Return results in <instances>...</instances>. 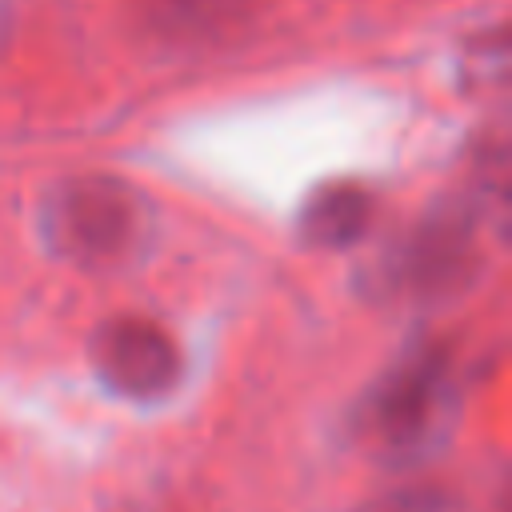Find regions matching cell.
Instances as JSON below:
<instances>
[{
  "mask_svg": "<svg viewBox=\"0 0 512 512\" xmlns=\"http://www.w3.org/2000/svg\"><path fill=\"white\" fill-rule=\"evenodd\" d=\"M356 512H456V504L440 488H396V492L368 500Z\"/></svg>",
  "mask_w": 512,
  "mask_h": 512,
  "instance_id": "cell-7",
  "label": "cell"
},
{
  "mask_svg": "<svg viewBox=\"0 0 512 512\" xmlns=\"http://www.w3.org/2000/svg\"><path fill=\"white\" fill-rule=\"evenodd\" d=\"M40 232L68 264H120L144 236V204L116 176H68L40 204Z\"/></svg>",
  "mask_w": 512,
  "mask_h": 512,
  "instance_id": "cell-2",
  "label": "cell"
},
{
  "mask_svg": "<svg viewBox=\"0 0 512 512\" xmlns=\"http://www.w3.org/2000/svg\"><path fill=\"white\" fill-rule=\"evenodd\" d=\"M452 400V360L440 344H412L360 400L356 432L388 460H412L432 448Z\"/></svg>",
  "mask_w": 512,
  "mask_h": 512,
  "instance_id": "cell-1",
  "label": "cell"
},
{
  "mask_svg": "<svg viewBox=\"0 0 512 512\" xmlns=\"http://www.w3.org/2000/svg\"><path fill=\"white\" fill-rule=\"evenodd\" d=\"M256 0H144V24L168 44H212L236 32Z\"/></svg>",
  "mask_w": 512,
  "mask_h": 512,
  "instance_id": "cell-6",
  "label": "cell"
},
{
  "mask_svg": "<svg viewBox=\"0 0 512 512\" xmlns=\"http://www.w3.org/2000/svg\"><path fill=\"white\" fill-rule=\"evenodd\" d=\"M376 200L356 180H332L316 188L300 208V236L316 248H348L372 224Z\"/></svg>",
  "mask_w": 512,
  "mask_h": 512,
  "instance_id": "cell-5",
  "label": "cell"
},
{
  "mask_svg": "<svg viewBox=\"0 0 512 512\" xmlns=\"http://www.w3.org/2000/svg\"><path fill=\"white\" fill-rule=\"evenodd\" d=\"M92 368L116 396L152 400L176 384L180 348L148 316H112L92 332Z\"/></svg>",
  "mask_w": 512,
  "mask_h": 512,
  "instance_id": "cell-3",
  "label": "cell"
},
{
  "mask_svg": "<svg viewBox=\"0 0 512 512\" xmlns=\"http://www.w3.org/2000/svg\"><path fill=\"white\" fill-rule=\"evenodd\" d=\"M472 244H476V212L468 204H444L412 228V236L396 248L380 280L408 296H444L456 288L460 276H468Z\"/></svg>",
  "mask_w": 512,
  "mask_h": 512,
  "instance_id": "cell-4",
  "label": "cell"
}]
</instances>
